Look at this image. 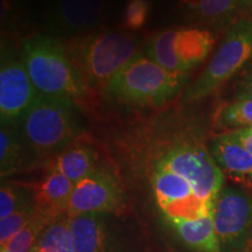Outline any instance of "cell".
I'll use <instances>...</instances> for the list:
<instances>
[{
	"label": "cell",
	"instance_id": "cell-1",
	"mask_svg": "<svg viewBox=\"0 0 252 252\" xmlns=\"http://www.w3.org/2000/svg\"><path fill=\"white\" fill-rule=\"evenodd\" d=\"M140 144L149 156V181L168 223L213 215L225 176L190 126L173 122L150 126Z\"/></svg>",
	"mask_w": 252,
	"mask_h": 252
},
{
	"label": "cell",
	"instance_id": "cell-2",
	"mask_svg": "<svg viewBox=\"0 0 252 252\" xmlns=\"http://www.w3.org/2000/svg\"><path fill=\"white\" fill-rule=\"evenodd\" d=\"M20 60L40 94L75 104L89 97L91 89L67 47L54 37L35 34L25 39Z\"/></svg>",
	"mask_w": 252,
	"mask_h": 252
},
{
	"label": "cell",
	"instance_id": "cell-3",
	"mask_svg": "<svg viewBox=\"0 0 252 252\" xmlns=\"http://www.w3.org/2000/svg\"><path fill=\"white\" fill-rule=\"evenodd\" d=\"M188 82L187 74L162 68L146 55L137 54L105 87L110 98L132 106L161 108L174 99Z\"/></svg>",
	"mask_w": 252,
	"mask_h": 252
},
{
	"label": "cell",
	"instance_id": "cell-4",
	"mask_svg": "<svg viewBox=\"0 0 252 252\" xmlns=\"http://www.w3.org/2000/svg\"><path fill=\"white\" fill-rule=\"evenodd\" d=\"M19 124L27 147L41 156L62 152L81 132L75 103L43 94H39Z\"/></svg>",
	"mask_w": 252,
	"mask_h": 252
},
{
	"label": "cell",
	"instance_id": "cell-5",
	"mask_svg": "<svg viewBox=\"0 0 252 252\" xmlns=\"http://www.w3.org/2000/svg\"><path fill=\"white\" fill-rule=\"evenodd\" d=\"M252 62V17L239 18L226 30L222 42L201 75L182 93V104L206 98L238 76Z\"/></svg>",
	"mask_w": 252,
	"mask_h": 252
},
{
	"label": "cell",
	"instance_id": "cell-6",
	"mask_svg": "<svg viewBox=\"0 0 252 252\" xmlns=\"http://www.w3.org/2000/svg\"><path fill=\"white\" fill-rule=\"evenodd\" d=\"M67 50L91 90H104L111 78L137 55V41L122 33L76 37Z\"/></svg>",
	"mask_w": 252,
	"mask_h": 252
},
{
	"label": "cell",
	"instance_id": "cell-7",
	"mask_svg": "<svg viewBox=\"0 0 252 252\" xmlns=\"http://www.w3.org/2000/svg\"><path fill=\"white\" fill-rule=\"evenodd\" d=\"M214 41L208 28H172L151 37L145 55L167 70L188 75L206 60Z\"/></svg>",
	"mask_w": 252,
	"mask_h": 252
},
{
	"label": "cell",
	"instance_id": "cell-8",
	"mask_svg": "<svg viewBox=\"0 0 252 252\" xmlns=\"http://www.w3.org/2000/svg\"><path fill=\"white\" fill-rule=\"evenodd\" d=\"M214 229L220 252H247L252 234V201L235 186H224L215 201Z\"/></svg>",
	"mask_w": 252,
	"mask_h": 252
},
{
	"label": "cell",
	"instance_id": "cell-9",
	"mask_svg": "<svg viewBox=\"0 0 252 252\" xmlns=\"http://www.w3.org/2000/svg\"><path fill=\"white\" fill-rule=\"evenodd\" d=\"M124 206L122 186L105 168L96 169L74 186L67 214H116Z\"/></svg>",
	"mask_w": 252,
	"mask_h": 252
},
{
	"label": "cell",
	"instance_id": "cell-10",
	"mask_svg": "<svg viewBox=\"0 0 252 252\" xmlns=\"http://www.w3.org/2000/svg\"><path fill=\"white\" fill-rule=\"evenodd\" d=\"M30 75L21 60L1 59L0 68V121L1 126L19 124L37 97Z\"/></svg>",
	"mask_w": 252,
	"mask_h": 252
},
{
	"label": "cell",
	"instance_id": "cell-11",
	"mask_svg": "<svg viewBox=\"0 0 252 252\" xmlns=\"http://www.w3.org/2000/svg\"><path fill=\"white\" fill-rule=\"evenodd\" d=\"M109 214L69 216L72 252H118L119 245Z\"/></svg>",
	"mask_w": 252,
	"mask_h": 252
},
{
	"label": "cell",
	"instance_id": "cell-12",
	"mask_svg": "<svg viewBox=\"0 0 252 252\" xmlns=\"http://www.w3.org/2000/svg\"><path fill=\"white\" fill-rule=\"evenodd\" d=\"M251 0H179V6L191 20L223 30L250 12Z\"/></svg>",
	"mask_w": 252,
	"mask_h": 252
},
{
	"label": "cell",
	"instance_id": "cell-13",
	"mask_svg": "<svg viewBox=\"0 0 252 252\" xmlns=\"http://www.w3.org/2000/svg\"><path fill=\"white\" fill-rule=\"evenodd\" d=\"M105 13L104 0H56L49 13L53 27L81 32L98 26Z\"/></svg>",
	"mask_w": 252,
	"mask_h": 252
},
{
	"label": "cell",
	"instance_id": "cell-14",
	"mask_svg": "<svg viewBox=\"0 0 252 252\" xmlns=\"http://www.w3.org/2000/svg\"><path fill=\"white\" fill-rule=\"evenodd\" d=\"M209 151L224 176L252 187V154L228 132L216 135L210 141Z\"/></svg>",
	"mask_w": 252,
	"mask_h": 252
},
{
	"label": "cell",
	"instance_id": "cell-15",
	"mask_svg": "<svg viewBox=\"0 0 252 252\" xmlns=\"http://www.w3.org/2000/svg\"><path fill=\"white\" fill-rule=\"evenodd\" d=\"M74 186L64 175L50 168L42 180L33 186V202L37 212L52 220L67 214Z\"/></svg>",
	"mask_w": 252,
	"mask_h": 252
},
{
	"label": "cell",
	"instance_id": "cell-16",
	"mask_svg": "<svg viewBox=\"0 0 252 252\" xmlns=\"http://www.w3.org/2000/svg\"><path fill=\"white\" fill-rule=\"evenodd\" d=\"M52 168L77 184L98 169L97 154L90 146L76 140L56 156Z\"/></svg>",
	"mask_w": 252,
	"mask_h": 252
},
{
	"label": "cell",
	"instance_id": "cell-17",
	"mask_svg": "<svg viewBox=\"0 0 252 252\" xmlns=\"http://www.w3.org/2000/svg\"><path fill=\"white\" fill-rule=\"evenodd\" d=\"M184 243L197 252H220L214 229L213 215L195 220L169 223Z\"/></svg>",
	"mask_w": 252,
	"mask_h": 252
},
{
	"label": "cell",
	"instance_id": "cell-18",
	"mask_svg": "<svg viewBox=\"0 0 252 252\" xmlns=\"http://www.w3.org/2000/svg\"><path fill=\"white\" fill-rule=\"evenodd\" d=\"M27 145L20 132L11 126H1L0 130V174L1 179L13 175L23 168L25 147Z\"/></svg>",
	"mask_w": 252,
	"mask_h": 252
},
{
	"label": "cell",
	"instance_id": "cell-19",
	"mask_svg": "<svg viewBox=\"0 0 252 252\" xmlns=\"http://www.w3.org/2000/svg\"><path fill=\"white\" fill-rule=\"evenodd\" d=\"M35 248L41 252H72L68 214L58 216L46 226Z\"/></svg>",
	"mask_w": 252,
	"mask_h": 252
},
{
	"label": "cell",
	"instance_id": "cell-20",
	"mask_svg": "<svg viewBox=\"0 0 252 252\" xmlns=\"http://www.w3.org/2000/svg\"><path fill=\"white\" fill-rule=\"evenodd\" d=\"M215 126L231 132L252 126V99L232 100L217 112Z\"/></svg>",
	"mask_w": 252,
	"mask_h": 252
},
{
	"label": "cell",
	"instance_id": "cell-21",
	"mask_svg": "<svg viewBox=\"0 0 252 252\" xmlns=\"http://www.w3.org/2000/svg\"><path fill=\"white\" fill-rule=\"evenodd\" d=\"M52 220V219L37 212L23 230L0 247V252H31L36 245L40 235Z\"/></svg>",
	"mask_w": 252,
	"mask_h": 252
},
{
	"label": "cell",
	"instance_id": "cell-22",
	"mask_svg": "<svg viewBox=\"0 0 252 252\" xmlns=\"http://www.w3.org/2000/svg\"><path fill=\"white\" fill-rule=\"evenodd\" d=\"M33 201V187L1 182L0 187V219L11 215Z\"/></svg>",
	"mask_w": 252,
	"mask_h": 252
},
{
	"label": "cell",
	"instance_id": "cell-23",
	"mask_svg": "<svg viewBox=\"0 0 252 252\" xmlns=\"http://www.w3.org/2000/svg\"><path fill=\"white\" fill-rule=\"evenodd\" d=\"M37 210L33 201L11 215L0 219V247L7 243L13 236L23 230L36 215Z\"/></svg>",
	"mask_w": 252,
	"mask_h": 252
},
{
	"label": "cell",
	"instance_id": "cell-24",
	"mask_svg": "<svg viewBox=\"0 0 252 252\" xmlns=\"http://www.w3.org/2000/svg\"><path fill=\"white\" fill-rule=\"evenodd\" d=\"M150 4L145 0H128L124 12V25L130 30H139L149 17Z\"/></svg>",
	"mask_w": 252,
	"mask_h": 252
},
{
	"label": "cell",
	"instance_id": "cell-25",
	"mask_svg": "<svg viewBox=\"0 0 252 252\" xmlns=\"http://www.w3.org/2000/svg\"><path fill=\"white\" fill-rule=\"evenodd\" d=\"M252 99V62L238 75L234 88V100Z\"/></svg>",
	"mask_w": 252,
	"mask_h": 252
},
{
	"label": "cell",
	"instance_id": "cell-26",
	"mask_svg": "<svg viewBox=\"0 0 252 252\" xmlns=\"http://www.w3.org/2000/svg\"><path fill=\"white\" fill-rule=\"evenodd\" d=\"M228 133L231 135L235 140H237L245 150H248L249 152L252 154V126H250V127L241 128V130L228 132Z\"/></svg>",
	"mask_w": 252,
	"mask_h": 252
},
{
	"label": "cell",
	"instance_id": "cell-27",
	"mask_svg": "<svg viewBox=\"0 0 252 252\" xmlns=\"http://www.w3.org/2000/svg\"><path fill=\"white\" fill-rule=\"evenodd\" d=\"M249 14L252 17V0H251V5H250V12H249Z\"/></svg>",
	"mask_w": 252,
	"mask_h": 252
},
{
	"label": "cell",
	"instance_id": "cell-28",
	"mask_svg": "<svg viewBox=\"0 0 252 252\" xmlns=\"http://www.w3.org/2000/svg\"><path fill=\"white\" fill-rule=\"evenodd\" d=\"M31 252H41L40 250H37V249L35 248V247H34V249H33V250H32Z\"/></svg>",
	"mask_w": 252,
	"mask_h": 252
},
{
	"label": "cell",
	"instance_id": "cell-29",
	"mask_svg": "<svg viewBox=\"0 0 252 252\" xmlns=\"http://www.w3.org/2000/svg\"><path fill=\"white\" fill-rule=\"evenodd\" d=\"M145 1H147V2H149V4H150V2H152L153 0H145Z\"/></svg>",
	"mask_w": 252,
	"mask_h": 252
}]
</instances>
